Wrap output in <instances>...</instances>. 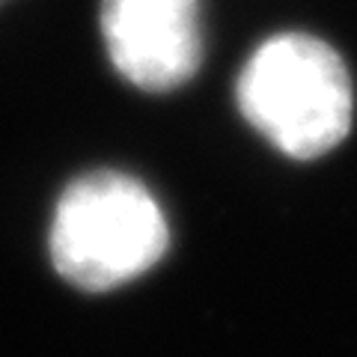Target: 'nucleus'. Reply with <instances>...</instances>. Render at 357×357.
<instances>
[{"instance_id": "1", "label": "nucleus", "mask_w": 357, "mask_h": 357, "mask_svg": "<svg viewBox=\"0 0 357 357\" xmlns=\"http://www.w3.org/2000/svg\"><path fill=\"white\" fill-rule=\"evenodd\" d=\"M236 102L241 116L295 161L337 149L354 119L349 66L310 33L265 39L238 75Z\"/></svg>"}, {"instance_id": "3", "label": "nucleus", "mask_w": 357, "mask_h": 357, "mask_svg": "<svg viewBox=\"0 0 357 357\" xmlns=\"http://www.w3.org/2000/svg\"><path fill=\"white\" fill-rule=\"evenodd\" d=\"M102 39L114 69L146 93H173L203 63L199 0H102Z\"/></svg>"}, {"instance_id": "2", "label": "nucleus", "mask_w": 357, "mask_h": 357, "mask_svg": "<svg viewBox=\"0 0 357 357\" xmlns=\"http://www.w3.org/2000/svg\"><path fill=\"white\" fill-rule=\"evenodd\" d=\"M48 248L66 283L84 292H107L158 265L170 248V227L140 178L93 170L60 194Z\"/></svg>"}]
</instances>
